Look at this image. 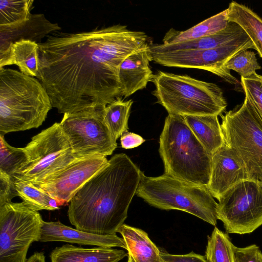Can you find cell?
Listing matches in <instances>:
<instances>
[{"mask_svg":"<svg viewBox=\"0 0 262 262\" xmlns=\"http://www.w3.org/2000/svg\"><path fill=\"white\" fill-rule=\"evenodd\" d=\"M148 41L144 32L120 24L85 32H55L38 43L36 78L59 113L106 106L120 97L121 63L148 47Z\"/></svg>","mask_w":262,"mask_h":262,"instance_id":"6da1fadb","label":"cell"},{"mask_svg":"<svg viewBox=\"0 0 262 262\" xmlns=\"http://www.w3.org/2000/svg\"><path fill=\"white\" fill-rule=\"evenodd\" d=\"M141 172L125 154L114 155L70 202L68 215L71 224L89 233L116 234L127 216Z\"/></svg>","mask_w":262,"mask_h":262,"instance_id":"7a4b0ae2","label":"cell"},{"mask_svg":"<svg viewBox=\"0 0 262 262\" xmlns=\"http://www.w3.org/2000/svg\"><path fill=\"white\" fill-rule=\"evenodd\" d=\"M52 107L38 79L0 68V135L38 128Z\"/></svg>","mask_w":262,"mask_h":262,"instance_id":"3957f363","label":"cell"},{"mask_svg":"<svg viewBox=\"0 0 262 262\" xmlns=\"http://www.w3.org/2000/svg\"><path fill=\"white\" fill-rule=\"evenodd\" d=\"M159 152L165 173L186 182L207 187L212 155L187 125L183 116L168 114L159 138Z\"/></svg>","mask_w":262,"mask_h":262,"instance_id":"277c9868","label":"cell"},{"mask_svg":"<svg viewBox=\"0 0 262 262\" xmlns=\"http://www.w3.org/2000/svg\"><path fill=\"white\" fill-rule=\"evenodd\" d=\"M150 82L155 86L152 94L168 114L220 116L227 106L222 90L213 83L161 71Z\"/></svg>","mask_w":262,"mask_h":262,"instance_id":"5b68a950","label":"cell"},{"mask_svg":"<svg viewBox=\"0 0 262 262\" xmlns=\"http://www.w3.org/2000/svg\"><path fill=\"white\" fill-rule=\"evenodd\" d=\"M136 194L152 207L185 211L213 226L216 225L217 203L205 186L189 183L165 173L151 177L141 171Z\"/></svg>","mask_w":262,"mask_h":262,"instance_id":"8992f818","label":"cell"},{"mask_svg":"<svg viewBox=\"0 0 262 262\" xmlns=\"http://www.w3.org/2000/svg\"><path fill=\"white\" fill-rule=\"evenodd\" d=\"M24 149L26 162L13 178L34 184L42 183L78 159L57 122L33 136Z\"/></svg>","mask_w":262,"mask_h":262,"instance_id":"52a82bcc","label":"cell"},{"mask_svg":"<svg viewBox=\"0 0 262 262\" xmlns=\"http://www.w3.org/2000/svg\"><path fill=\"white\" fill-rule=\"evenodd\" d=\"M220 116L225 143L236 151L249 179L262 184V124L255 110L245 97Z\"/></svg>","mask_w":262,"mask_h":262,"instance_id":"ba28073f","label":"cell"},{"mask_svg":"<svg viewBox=\"0 0 262 262\" xmlns=\"http://www.w3.org/2000/svg\"><path fill=\"white\" fill-rule=\"evenodd\" d=\"M105 105L63 114L60 126L77 159L106 157L117 147L104 119Z\"/></svg>","mask_w":262,"mask_h":262,"instance_id":"9c48e42d","label":"cell"},{"mask_svg":"<svg viewBox=\"0 0 262 262\" xmlns=\"http://www.w3.org/2000/svg\"><path fill=\"white\" fill-rule=\"evenodd\" d=\"M43 222L23 202L0 206V262H26L31 244L40 242Z\"/></svg>","mask_w":262,"mask_h":262,"instance_id":"30bf717a","label":"cell"},{"mask_svg":"<svg viewBox=\"0 0 262 262\" xmlns=\"http://www.w3.org/2000/svg\"><path fill=\"white\" fill-rule=\"evenodd\" d=\"M217 220L229 233H250L262 225V184L247 179L236 184L218 200Z\"/></svg>","mask_w":262,"mask_h":262,"instance_id":"8fae6325","label":"cell"},{"mask_svg":"<svg viewBox=\"0 0 262 262\" xmlns=\"http://www.w3.org/2000/svg\"><path fill=\"white\" fill-rule=\"evenodd\" d=\"M250 49H255V47L245 33L232 41L213 49L149 53L151 60L163 66L207 71L236 86L239 83L238 80L226 68L225 64L240 52Z\"/></svg>","mask_w":262,"mask_h":262,"instance_id":"7c38bea8","label":"cell"},{"mask_svg":"<svg viewBox=\"0 0 262 262\" xmlns=\"http://www.w3.org/2000/svg\"><path fill=\"white\" fill-rule=\"evenodd\" d=\"M108 162L106 157L101 156L78 159L42 183L34 185L62 205L70 203L77 191Z\"/></svg>","mask_w":262,"mask_h":262,"instance_id":"4fadbf2b","label":"cell"},{"mask_svg":"<svg viewBox=\"0 0 262 262\" xmlns=\"http://www.w3.org/2000/svg\"><path fill=\"white\" fill-rule=\"evenodd\" d=\"M61 27L52 23L44 14H31L29 18L14 24L0 26V68L10 66V51L15 42L27 40L37 43Z\"/></svg>","mask_w":262,"mask_h":262,"instance_id":"5bb4252c","label":"cell"},{"mask_svg":"<svg viewBox=\"0 0 262 262\" xmlns=\"http://www.w3.org/2000/svg\"><path fill=\"white\" fill-rule=\"evenodd\" d=\"M247 179L244 164L234 149L225 143L212 154L207 188L213 198L219 200L230 188Z\"/></svg>","mask_w":262,"mask_h":262,"instance_id":"9a60e30c","label":"cell"},{"mask_svg":"<svg viewBox=\"0 0 262 262\" xmlns=\"http://www.w3.org/2000/svg\"><path fill=\"white\" fill-rule=\"evenodd\" d=\"M40 242H63L105 248L121 247L127 249L123 238L116 234L102 235L89 233L67 226L59 221H43Z\"/></svg>","mask_w":262,"mask_h":262,"instance_id":"2e32d148","label":"cell"},{"mask_svg":"<svg viewBox=\"0 0 262 262\" xmlns=\"http://www.w3.org/2000/svg\"><path fill=\"white\" fill-rule=\"evenodd\" d=\"M151 61L149 46L133 53L123 61L119 71L121 97H128L146 88L153 74L149 67Z\"/></svg>","mask_w":262,"mask_h":262,"instance_id":"e0dca14e","label":"cell"},{"mask_svg":"<svg viewBox=\"0 0 262 262\" xmlns=\"http://www.w3.org/2000/svg\"><path fill=\"white\" fill-rule=\"evenodd\" d=\"M128 255L124 250L97 247L84 248L70 244L55 248L51 262H118Z\"/></svg>","mask_w":262,"mask_h":262,"instance_id":"ac0fdd59","label":"cell"},{"mask_svg":"<svg viewBox=\"0 0 262 262\" xmlns=\"http://www.w3.org/2000/svg\"><path fill=\"white\" fill-rule=\"evenodd\" d=\"M246 33L237 24L229 21L223 30L198 39L172 44H149L150 52L162 53L179 50H204L220 47L232 41Z\"/></svg>","mask_w":262,"mask_h":262,"instance_id":"d6986e66","label":"cell"},{"mask_svg":"<svg viewBox=\"0 0 262 262\" xmlns=\"http://www.w3.org/2000/svg\"><path fill=\"white\" fill-rule=\"evenodd\" d=\"M136 262H164L159 249L143 230L123 224L118 229Z\"/></svg>","mask_w":262,"mask_h":262,"instance_id":"ffe728a7","label":"cell"},{"mask_svg":"<svg viewBox=\"0 0 262 262\" xmlns=\"http://www.w3.org/2000/svg\"><path fill=\"white\" fill-rule=\"evenodd\" d=\"M183 117L195 136L211 155L225 144L217 115H185Z\"/></svg>","mask_w":262,"mask_h":262,"instance_id":"44dd1931","label":"cell"},{"mask_svg":"<svg viewBox=\"0 0 262 262\" xmlns=\"http://www.w3.org/2000/svg\"><path fill=\"white\" fill-rule=\"evenodd\" d=\"M229 22L226 9L185 31L170 29L166 33L163 43H176L211 35L224 30Z\"/></svg>","mask_w":262,"mask_h":262,"instance_id":"7402d4cb","label":"cell"},{"mask_svg":"<svg viewBox=\"0 0 262 262\" xmlns=\"http://www.w3.org/2000/svg\"><path fill=\"white\" fill-rule=\"evenodd\" d=\"M227 9L229 21L243 29L262 58V18L249 7L234 1L229 4Z\"/></svg>","mask_w":262,"mask_h":262,"instance_id":"603a6c76","label":"cell"},{"mask_svg":"<svg viewBox=\"0 0 262 262\" xmlns=\"http://www.w3.org/2000/svg\"><path fill=\"white\" fill-rule=\"evenodd\" d=\"M10 56V65L15 64L23 74L37 77L39 64L38 43L27 40L15 42L11 46Z\"/></svg>","mask_w":262,"mask_h":262,"instance_id":"cb8c5ba5","label":"cell"},{"mask_svg":"<svg viewBox=\"0 0 262 262\" xmlns=\"http://www.w3.org/2000/svg\"><path fill=\"white\" fill-rule=\"evenodd\" d=\"M13 180L18 196L32 210L38 211L60 208V204L56 199L33 183L15 179Z\"/></svg>","mask_w":262,"mask_h":262,"instance_id":"d4e9b609","label":"cell"},{"mask_svg":"<svg viewBox=\"0 0 262 262\" xmlns=\"http://www.w3.org/2000/svg\"><path fill=\"white\" fill-rule=\"evenodd\" d=\"M133 103L132 99L125 101L119 97L104 108L105 122L116 140L128 132V121Z\"/></svg>","mask_w":262,"mask_h":262,"instance_id":"484cf974","label":"cell"},{"mask_svg":"<svg viewBox=\"0 0 262 262\" xmlns=\"http://www.w3.org/2000/svg\"><path fill=\"white\" fill-rule=\"evenodd\" d=\"M234 245L227 234L215 227L205 251L208 262H234Z\"/></svg>","mask_w":262,"mask_h":262,"instance_id":"4316f807","label":"cell"},{"mask_svg":"<svg viewBox=\"0 0 262 262\" xmlns=\"http://www.w3.org/2000/svg\"><path fill=\"white\" fill-rule=\"evenodd\" d=\"M34 1H0V26L20 23L28 19L31 14Z\"/></svg>","mask_w":262,"mask_h":262,"instance_id":"83f0119b","label":"cell"},{"mask_svg":"<svg viewBox=\"0 0 262 262\" xmlns=\"http://www.w3.org/2000/svg\"><path fill=\"white\" fill-rule=\"evenodd\" d=\"M26 160L24 148L11 146L6 141L4 136L0 135V170L13 178Z\"/></svg>","mask_w":262,"mask_h":262,"instance_id":"f1b7e54d","label":"cell"},{"mask_svg":"<svg viewBox=\"0 0 262 262\" xmlns=\"http://www.w3.org/2000/svg\"><path fill=\"white\" fill-rule=\"evenodd\" d=\"M225 67L228 70H233L243 78L252 76L256 73V70L261 69L255 53L248 50L242 51L232 57L226 63Z\"/></svg>","mask_w":262,"mask_h":262,"instance_id":"f546056e","label":"cell"},{"mask_svg":"<svg viewBox=\"0 0 262 262\" xmlns=\"http://www.w3.org/2000/svg\"><path fill=\"white\" fill-rule=\"evenodd\" d=\"M241 84L246 97L262 124V75L254 74L248 78L241 77Z\"/></svg>","mask_w":262,"mask_h":262,"instance_id":"4dcf8cb0","label":"cell"},{"mask_svg":"<svg viewBox=\"0 0 262 262\" xmlns=\"http://www.w3.org/2000/svg\"><path fill=\"white\" fill-rule=\"evenodd\" d=\"M18 196L13 179L5 172L0 170V206L11 202Z\"/></svg>","mask_w":262,"mask_h":262,"instance_id":"1f68e13d","label":"cell"},{"mask_svg":"<svg viewBox=\"0 0 262 262\" xmlns=\"http://www.w3.org/2000/svg\"><path fill=\"white\" fill-rule=\"evenodd\" d=\"M234 262H262V253L255 244L244 248L234 246Z\"/></svg>","mask_w":262,"mask_h":262,"instance_id":"d6a6232c","label":"cell"},{"mask_svg":"<svg viewBox=\"0 0 262 262\" xmlns=\"http://www.w3.org/2000/svg\"><path fill=\"white\" fill-rule=\"evenodd\" d=\"M160 254L164 262H208L205 256L193 252L182 255L161 252Z\"/></svg>","mask_w":262,"mask_h":262,"instance_id":"836d02e7","label":"cell"},{"mask_svg":"<svg viewBox=\"0 0 262 262\" xmlns=\"http://www.w3.org/2000/svg\"><path fill=\"white\" fill-rule=\"evenodd\" d=\"M145 140L140 135L126 132L120 137V143L123 148L128 149L141 145Z\"/></svg>","mask_w":262,"mask_h":262,"instance_id":"e575fe53","label":"cell"},{"mask_svg":"<svg viewBox=\"0 0 262 262\" xmlns=\"http://www.w3.org/2000/svg\"><path fill=\"white\" fill-rule=\"evenodd\" d=\"M26 262H46L45 256L43 252H35Z\"/></svg>","mask_w":262,"mask_h":262,"instance_id":"d590c367","label":"cell"},{"mask_svg":"<svg viewBox=\"0 0 262 262\" xmlns=\"http://www.w3.org/2000/svg\"><path fill=\"white\" fill-rule=\"evenodd\" d=\"M127 262H136L132 256L128 253V260Z\"/></svg>","mask_w":262,"mask_h":262,"instance_id":"8d00e7d4","label":"cell"}]
</instances>
